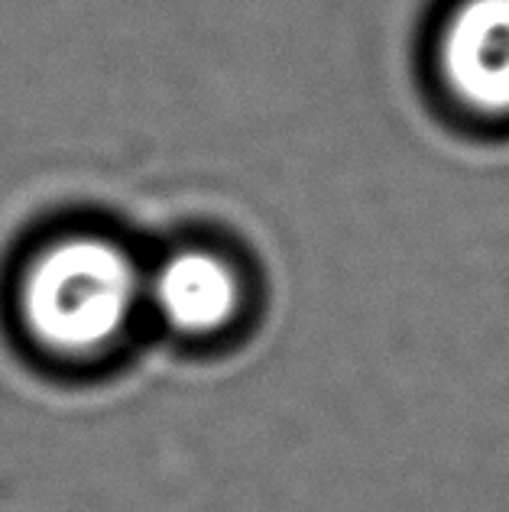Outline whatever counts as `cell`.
I'll return each instance as SVG.
<instances>
[{
    "label": "cell",
    "mask_w": 509,
    "mask_h": 512,
    "mask_svg": "<svg viewBox=\"0 0 509 512\" xmlns=\"http://www.w3.org/2000/svg\"><path fill=\"white\" fill-rule=\"evenodd\" d=\"M137 289V269L117 244L98 234H65L23 260L13 315L43 354L88 357L124 331Z\"/></svg>",
    "instance_id": "cell-1"
},
{
    "label": "cell",
    "mask_w": 509,
    "mask_h": 512,
    "mask_svg": "<svg viewBox=\"0 0 509 512\" xmlns=\"http://www.w3.org/2000/svg\"><path fill=\"white\" fill-rule=\"evenodd\" d=\"M441 62L467 104L509 111V0H467L448 23Z\"/></svg>",
    "instance_id": "cell-2"
},
{
    "label": "cell",
    "mask_w": 509,
    "mask_h": 512,
    "mask_svg": "<svg viewBox=\"0 0 509 512\" xmlns=\"http://www.w3.org/2000/svg\"><path fill=\"white\" fill-rule=\"evenodd\" d=\"M153 299L172 328L208 331L234 312L237 286L227 266L214 256L176 253L156 269Z\"/></svg>",
    "instance_id": "cell-3"
}]
</instances>
